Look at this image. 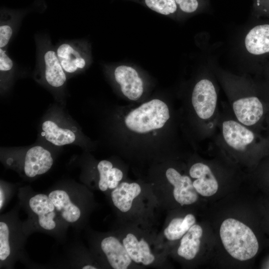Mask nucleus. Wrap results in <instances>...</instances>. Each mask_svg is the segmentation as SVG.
<instances>
[{
    "label": "nucleus",
    "instance_id": "1",
    "mask_svg": "<svg viewBox=\"0 0 269 269\" xmlns=\"http://www.w3.org/2000/svg\"><path fill=\"white\" fill-rule=\"evenodd\" d=\"M170 118L168 106L164 101L153 99L128 112L123 126L128 132L145 136L162 129Z\"/></svg>",
    "mask_w": 269,
    "mask_h": 269
},
{
    "label": "nucleus",
    "instance_id": "2",
    "mask_svg": "<svg viewBox=\"0 0 269 269\" xmlns=\"http://www.w3.org/2000/svg\"><path fill=\"white\" fill-rule=\"evenodd\" d=\"M220 236L225 250L235 259L249 260L258 251L259 243L253 231L236 219L225 220L220 227Z\"/></svg>",
    "mask_w": 269,
    "mask_h": 269
},
{
    "label": "nucleus",
    "instance_id": "3",
    "mask_svg": "<svg viewBox=\"0 0 269 269\" xmlns=\"http://www.w3.org/2000/svg\"><path fill=\"white\" fill-rule=\"evenodd\" d=\"M217 94L212 82L203 79L195 85L191 96V104L197 117L201 121L210 120L217 107Z\"/></svg>",
    "mask_w": 269,
    "mask_h": 269
},
{
    "label": "nucleus",
    "instance_id": "4",
    "mask_svg": "<svg viewBox=\"0 0 269 269\" xmlns=\"http://www.w3.org/2000/svg\"><path fill=\"white\" fill-rule=\"evenodd\" d=\"M223 139L228 147L238 152H245L255 139L254 133L236 119H227L221 125Z\"/></svg>",
    "mask_w": 269,
    "mask_h": 269
},
{
    "label": "nucleus",
    "instance_id": "5",
    "mask_svg": "<svg viewBox=\"0 0 269 269\" xmlns=\"http://www.w3.org/2000/svg\"><path fill=\"white\" fill-rule=\"evenodd\" d=\"M232 109L235 119L248 128L258 123L264 114L263 104L255 96L235 100L232 103Z\"/></svg>",
    "mask_w": 269,
    "mask_h": 269
},
{
    "label": "nucleus",
    "instance_id": "6",
    "mask_svg": "<svg viewBox=\"0 0 269 269\" xmlns=\"http://www.w3.org/2000/svg\"><path fill=\"white\" fill-rule=\"evenodd\" d=\"M28 206L42 229L50 231L56 228L58 214L48 195L39 193L32 196L28 200Z\"/></svg>",
    "mask_w": 269,
    "mask_h": 269
},
{
    "label": "nucleus",
    "instance_id": "7",
    "mask_svg": "<svg viewBox=\"0 0 269 269\" xmlns=\"http://www.w3.org/2000/svg\"><path fill=\"white\" fill-rule=\"evenodd\" d=\"M168 181L173 186V194L175 201L181 206L192 204L198 198L197 192L191 177L182 175L174 168H168L165 172Z\"/></svg>",
    "mask_w": 269,
    "mask_h": 269
},
{
    "label": "nucleus",
    "instance_id": "8",
    "mask_svg": "<svg viewBox=\"0 0 269 269\" xmlns=\"http://www.w3.org/2000/svg\"><path fill=\"white\" fill-rule=\"evenodd\" d=\"M114 76L123 94L128 99L136 101L142 96L143 83L134 68L126 65L118 66L115 70Z\"/></svg>",
    "mask_w": 269,
    "mask_h": 269
},
{
    "label": "nucleus",
    "instance_id": "9",
    "mask_svg": "<svg viewBox=\"0 0 269 269\" xmlns=\"http://www.w3.org/2000/svg\"><path fill=\"white\" fill-rule=\"evenodd\" d=\"M53 163V159L48 150L41 146H35L26 153L24 172L26 176L33 178L47 172Z\"/></svg>",
    "mask_w": 269,
    "mask_h": 269
},
{
    "label": "nucleus",
    "instance_id": "10",
    "mask_svg": "<svg viewBox=\"0 0 269 269\" xmlns=\"http://www.w3.org/2000/svg\"><path fill=\"white\" fill-rule=\"evenodd\" d=\"M189 176L194 179L193 184L196 191L203 196L215 194L218 189V181L211 168L202 162L193 164L189 170Z\"/></svg>",
    "mask_w": 269,
    "mask_h": 269
},
{
    "label": "nucleus",
    "instance_id": "11",
    "mask_svg": "<svg viewBox=\"0 0 269 269\" xmlns=\"http://www.w3.org/2000/svg\"><path fill=\"white\" fill-rule=\"evenodd\" d=\"M59 215L66 222L77 223L82 215L81 210L69 193L63 189H55L48 194Z\"/></svg>",
    "mask_w": 269,
    "mask_h": 269
},
{
    "label": "nucleus",
    "instance_id": "12",
    "mask_svg": "<svg viewBox=\"0 0 269 269\" xmlns=\"http://www.w3.org/2000/svg\"><path fill=\"white\" fill-rule=\"evenodd\" d=\"M101 249L113 269H126L132 260L125 247L115 236L104 238L100 243Z\"/></svg>",
    "mask_w": 269,
    "mask_h": 269
},
{
    "label": "nucleus",
    "instance_id": "13",
    "mask_svg": "<svg viewBox=\"0 0 269 269\" xmlns=\"http://www.w3.org/2000/svg\"><path fill=\"white\" fill-rule=\"evenodd\" d=\"M123 244L132 261L145 266L154 261L155 257L151 252L149 244L144 239L139 240L134 234L129 233L124 238Z\"/></svg>",
    "mask_w": 269,
    "mask_h": 269
},
{
    "label": "nucleus",
    "instance_id": "14",
    "mask_svg": "<svg viewBox=\"0 0 269 269\" xmlns=\"http://www.w3.org/2000/svg\"><path fill=\"white\" fill-rule=\"evenodd\" d=\"M140 186L136 182H123L111 193V197L114 206L122 212L129 211L134 199L141 193Z\"/></svg>",
    "mask_w": 269,
    "mask_h": 269
},
{
    "label": "nucleus",
    "instance_id": "15",
    "mask_svg": "<svg viewBox=\"0 0 269 269\" xmlns=\"http://www.w3.org/2000/svg\"><path fill=\"white\" fill-rule=\"evenodd\" d=\"M56 54L65 73L71 74L86 66V60L78 49L68 43H64L57 48Z\"/></svg>",
    "mask_w": 269,
    "mask_h": 269
},
{
    "label": "nucleus",
    "instance_id": "16",
    "mask_svg": "<svg viewBox=\"0 0 269 269\" xmlns=\"http://www.w3.org/2000/svg\"><path fill=\"white\" fill-rule=\"evenodd\" d=\"M245 43L251 54L261 55L269 52V24L253 27L247 34Z\"/></svg>",
    "mask_w": 269,
    "mask_h": 269
},
{
    "label": "nucleus",
    "instance_id": "17",
    "mask_svg": "<svg viewBox=\"0 0 269 269\" xmlns=\"http://www.w3.org/2000/svg\"><path fill=\"white\" fill-rule=\"evenodd\" d=\"M44 75L46 82L54 87L63 86L66 82V76L59 61L56 51H46L43 55Z\"/></svg>",
    "mask_w": 269,
    "mask_h": 269
},
{
    "label": "nucleus",
    "instance_id": "18",
    "mask_svg": "<svg viewBox=\"0 0 269 269\" xmlns=\"http://www.w3.org/2000/svg\"><path fill=\"white\" fill-rule=\"evenodd\" d=\"M202 234V227L194 224L182 237L177 250L178 255L187 260L193 259L199 251Z\"/></svg>",
    "mask_w": 269,
    "mask_h": 269
},
{
    "label": "nucleus",
    "instance_id": "19",
    "mask_svg": "<svg viewBox=\"0 0 269 269\" xmlns=\"http://www.w3.org/2000/svg\"><path fill=\"white\" fill-rule=\"evenodd\" d=\"M99 174L98 187L102 191L114 189L120 184L123 177L122 171L113 166L111 162L107 160L100 161L97 165Z\"/></svg>",
    "mask_w": 269,
    "mask_h": 269
},
{
    "label": "nucleus",
    "instance_id": "20",
    "mask_svg": "<svg viewBox=\"0 0 269 269\" xmlns=\"http://www.w3.org/2000/svg\"><path fill=\"white\" fill-rule=\"evenodd\" d=\"M42 129L46 139L56 146L72 143L76 139L72 131L59 128L55 123L50 120L43 123Z\"/></svg>",
    "mask_w": 269,
    "mask_h": 269
},
{
    "label": "nucleus",
    "instance_id": "21",
    "mask_svg": "<svg viewBox=\"0 0 269 269\" xmlns=\"http://www.w3.org/2000/svg\"><path fill=\"white\" fill-rule=\"evenodd\" d=\"M195 218L193 214H187L184 217L173 219L164 229L165 237L170 241L181 238L195 223Z\"/></svg>",
    "mask_w": 269,
    "mask_h": 269
},
{
    "label": "nucleus",
    "instance_id": "22",
    "mask_svg": "<svg viewBox=\"0 0 269 269\" xmlns=\"http://www.w3.org/2000/svg\"><path fill=\"white\" fill-rule=\"evenodd\" d=\"M11 231L6 222H0V260L5 261L10 256L11 253Z\"/></svg>",
    "mask_w": 269,
    "mask_h": 269
},
{
    "label": "nucleus",
    "instance_id": "23",
    "mask_svg": "<svg viewBox=\"0 0 269 269\" xmlns=\"http://www.w3.org/2000/svg\"><path fill=\"white\" fill-rule=\"evenodd\" d=\"M147 6L150 9L163 15L175 13L178 7L175 0H149Z\"/></svg>",
    "mask_w": 269,
    "mask_h": 269
},
{
    "label": "nucleus",
    "instance_id": "24",
    "mask_svg": "<svg viewBox=\"0 0 269 269\" xmlns=\"http://www.w3.org/2000/svg\"><path fill=\"white\" fill-rule=\"evenodd\" d=\"M13 30L9 24H1L0 26V48H3L8 43L12 35Z\"/></svg>",
    "mask_w": 269,
    "mask_h": 269
},
{
    "label": "nucleus",
    "instance_id": "25",
    "mask_svg": "<svg viewBox=\"0 0 269 269\" xmlns=\"http://www.w3.org/2000/svg\"><path fill=\"white\" fill-rule=\"evenodd\" d=\"M13 61L7 55L5 50L0 48V70L5 72L10 70L13 67Z\"/></svg>",
    "mask_w": 269,
    "mask_h": 269
},
{
    "label": "nucleus",
    "instance_id": "26",
    "mask_svg": "<svg viewBox=\"0 0 269 269\" xmlns=\"http://www.w3.org/2000/svg\"><path fill=\"white\" fill-rule=\"evenodd\" d=\"M176 1L188 13L195 12L199 7V0H176Z\"/></svg>",
    "mask_w": 269,
    "mask_h": 269
},
{
    "label": "nucleus",
    "instance_id": "27",
    "mask_svg": "<svg viewBox=\"0 0 269 269\" xmlns=\"http://www.w3.org/2000/svg\"><path fill=\"white\" fill-rule=\"evenodd\" d=\"M5 201V194L1 185L0 188V209H2Z\"/></svg>",
    "mask_w": 269,
    "mask_h": 269
},
{
    "label": "nucleus",
    "instance_id": "28",
    "mask_svg": "<svg viewBox=\"0 0 269 269\" xmlns=\"http://www.w3.org/2000/svg\"><path fill=\"white\" fill-rule=\"evenodd\" d=\"M82 268L83 269H97V268L95 266L90 265H85V266H83Z\"/></svg>",
    "mask_w": 269,
    "mask_h": 269
},
{
    "label": "nucleus",
    "instance_id": "29",
    "mask_svg": "<svg viewBox=\"0 0 269 269\" xmlns=\"http://www.w3.org/2000/svg\"></svg>",
    "mask_w": 269,
    "mask_h": 269
}]
</instances>
